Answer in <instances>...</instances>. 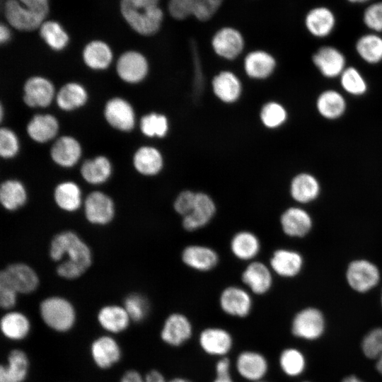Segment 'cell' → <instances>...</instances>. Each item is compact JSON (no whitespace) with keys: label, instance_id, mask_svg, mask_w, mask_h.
Returning <instances> with one entry per match:
<instances>
[{"label":"cell","instance_id":"obj_8","mask_svg":"<svg viewBox=\"0 0 382 382\" xmlns=\"http://www.w3.org/2000/svg\"><path fill=\"white\" fill-rule=\"evenodd\" d=\"M325 327L322 313L317 309L308 308L298 313L292 322L293 334L306 340H316L323 332Z\"/></svg>","mask_w":382,"mask_h":382},{"label":"cell","instance_id":"obj_37","mask_svg":"<svg viewBox=\"0 0 382 382\" xmlns=\"http://www.w3.org/2000/svg\"><path fill=\"white\" fill-rule=\"evenodd\" d=\"M317 180L310 174L301 173L291 181L290 192L297 202L305 203L314 199L319 192Z\"/></svg>","mask_w":382,"mask_h":382},{"label":"cell","instance_id":"obj_2","mask_svg":"<svg viewBox=\"0 0 382 382\" xmlns=\"http://www.w3.org/2000/svg\"><path fill=\"white\" fill-rule=\"evenodd\" d=\"M49 255L55 262H64L87 270L92 264L93 255L88 244L74 231L66 230L53 236Z\"/></svg>","mask_w":382,"mask_h":382},{"label":"cell","instance_id":"obj_45","mask_svg":"<svg viewBox=\"0 0 382 382\" xmlns=\"http://www.w3.org/2000/svg\"><path fill=\"white\" fill-rule=\"evenodd\" d=\"M279 364L286 375L296 376L303 371L306 361L300 351L294 348H289L281 353Z\"/></svg>","mask_w":382,"mask_h":382},{"label":"cell","instance_id":"obj_41","mask_svg":"<svg viewBox=\"0 0 382 382\" xmlns=\"http://www.w3.org/2000/svg\"><path fill=\"white\" fill-rule=\"evenodd\" d=\"M356 50L365 62L378 63L382 60V37L374 33L365 34L357 40Z\"/></svg>","mask_w":382,"mask_h":382},{"label":"cell","instance_id":"obj_28","mask_svg":"<svg viewBox=\"0 0 382 382\" xmlns=\"http://www.w3.org/2000/svg\"><path fill=\"white\" fill-rule=\"evenodd\" d=\"M28 193L23 184L17 180H7L0 187V202L4 209L16 212L25 206Z\"/></svg>","mask_w":382,"mask_h":382},{"label":"cell","instance_id":"obj_52","mask_svg":"<svg viewBox=\"0 0 382 382\" xmlns=\"http://www.w3.org/2000/svg\"><path fill=\"white\" fill-rule=\"evenodd\" d=\"M196 197V193L190 190L180 192L173 203L175 211L183 217L187 215L192 210Z\"/></svg>","mask_w":382,"mask_h":382},{"label":"cell","instance_id":"obj_12","mask_svg":"<svg viewBox=\"0 0 382 382\" xmlns=\"http://www.w3.org/2000/svg\"><path fill=\"white\" fill-rule=\"evenodd\" d=\"M219 303L224 313L239 318L248 316L252 308V299L248 292L236 286H228L223 290Z\"/></svg>","mask_w":382,"mask_h":382},{"label":"cell","instance_id":"obj_22","mask_svg":"<svg viewBox=\"0 0 382 382\" xmlns=\"http://www.w3.org/2000/svg\"><path fill=\"white\" fill-rule=\"evenodd\" d=\"M202 349L208 354L224 356L231 349L233 340L226 330L208 328L202 331L199 339Z\"/></svg>","mask_w":382,"mask_h":382},{"label":"cell","instance_id":"obj_14","mask_svg":"<svg viewBox=\"0 0 382 382\" xmlns=\"http://www.w3.org/2000/svg\"><path fill=\"white\" fill-rule=\"evenodd\" d=\"M212 43L216 53L226 59L237 57L244 45L242 35L232 27H224L219 30L214 35Z\"/></svg>","mask_w":382,"mask_h":382},{"label":"cell","instance_id":"obj_56","mask_svg":"<svg viewBox=\"0 0 382 382\" xmlns=\"http://www.w3.org/2000/svg\"><path fill=\"white\" fill-rule=\"evenodd\" d=\"M120 382H146L144 376H142L135 370H129L125 373Z\"/></svg>","mask_w":382,"mask_h":382},{"label":"cell","instance_id":"obj_17","mask_svg":"<svg viewBox=\"0 0 382 382\" xmlns=\"http://www.w3.org/2000/svg\"><path fill=\"white\" fill-rule=\"evenodd\" d=\"M24 102L30 107H46L51 103L54 89L47 79L35 76L29 79L24 86Z\"/></svg>","mask_w":382,"mask_h":382},{"label":"cell","instance_id":"obj_10","mask_svg":"<svg viewBox=\"0 0 382 382\" xmlns=\"http://www.w3.org/2000/svg\"><path fill=\"white\" fill-rule=\"evenodd\" d=\"M192 333V327L189 319L182 313H174L166 319L161 337L168 345L178 347L187 341Z\"/></svg>","mask_w":382,"mask_h":382},{"label":"cell","instance_id":"obj_30","mask_svg":"<svg viewBox=\"0 0 382 382\" xmlns=\"http://www.w3.org/2000/svg\"><path fill=\"white\" fill-rule=\"evenodd\" d=\"M81 146L79 142L70 137H60L51 149L53 161L63 167L75 165L81 156Z\"/></svg>","mask_w":382,"mask_h":382},{"label":"cell","instance_id":"obj_50","mask_svg":"<svg viewBox=\"0 0 382 382\" xmlns=\"http://www.w3.org/2000/svg\"><path fill=\"white\" fill-rule=\"evenodd\" d=\"M362 20L371 30L382 32V1L369 4L364 11Z\"/></svg>","mask_w":382,"mask_h":382},{"label":"cell","instance_id":"obj_32","mask_svg":"<svg viewBox=\"0 0 382 382\" xmlns=\"http://www.w3.org/2000/svg\"><path fill=\"white\" fill-rule=\"evenodd\" d=\"M230 247L232 253L237 258L242 260H249L259 253L260 243L254 233L248 231H242L233 236Z\"/></svg>","mask_w":382,"mask_h":382},{"label":"cell","instance_id":"obj_49","mask_svg":"<svg viewBox=\"0 0 382 382\" xmlns=\"http://www.w3.org/2000/svg\"><path fill=\"white\" fill-rule=\"evenodd\" d=\"M286 117V114L284 108L276 103L266 104L261 112V119L269 127L279 126L284 122Z\"/></svg>","mask_w":382,"mask_h":382},{"label":"cell","instance_id":"obj_11","mask_svg":"<svg viewBox=\"0 0 382 382\" xmlns=\"http://www.w3.org/2000/svg\"><path fill=\"white\" fill-rule=\"evenodd\" d=\"M347 279L352 288L357 291L364 292L378 283L379 272L372 263L366 260H356L349 265Z\"/></svg>","mask_w":382,"mask_h":382},{"label":"cell","instance_id":"obj_7","mask_svg":"<svg viewBox=\"0 0 382 382\" xmlns=\"http://www.w3.org/2000/svg\"><path fill=\"white\" fill-rule=\"evenodd\" d=\"M4 14L8 23L20 31L40 28L47 18L25 7L18 0H6Z\"/></svg>","mask_w":382,"mask_h":382},{"label":"cell","instance_id":"obj_33","mask_svg":"<svg viewBox=\"0 0 382 382\" xmlns=\"http://www.w3.org/2000/svg\"><path fill=\"white\" fill-rule=\"evenodd\" d=\"M83 57L89 67L94 69H103L110 64L112 53L110 47L105 42L93 40L88 42L84 47Z\"/></svg>","mask_w":382,"mask_h":382},{"label":"cell","instance_id":"obj_40","mask_svg":"<svg viewBox=\"0 0 382 382\" xmlns=\"http://www.w3.org/2000/svg\"><path fill=\"white\" fill-rule=\"evenodd\" d=\"M215 94L225 102L236 100L241 92V85L236 76L231 72L224 71L216 76L213 81Z\"/></svg>","mask_w":382,"mask_h":382},{"label":"cell","instance_id":"obj_5","mask_svg":"<svg viewBox=\"0 0 382 382\" xmlns=\"http://www.w3.org/2000/svg\"><path fill=\"white\" fill-rule=\"evenodd\" d=\"M0 281L11 286L18 294H29L36 291L40 279L30 265L23 262L11 263L0 272Z\"/></svg>","mask_w":382,"mask_h":382},{"label":"cell","instance_id":"obj_48","mask_svg":"<svg viewBox=\"0 0 382 382\" xmlns=\"http://www.w3.org/2000/svg\"><path fill=\"white\" fill-rule=\"evenodd\" d=\"M141 129L149 137H163L168 129L166 118L161 115L152 113L142 117Z\"/></svg>","mask_w":382,"mask_h":382},{"label":"cell","instance_id":"obj_6","mask_svg":"<svg viewBox=\"0 0 382 382\" xmlns=\"http://www.w3.org/2000/svg\"><path fill=\"white\" fill-rule=\"evenodd\" d=\"M83 206L85 217L91 224L108 225L115 218L114 201L103 192L93 191L89 193L85 198Z\"/></svg>","mask_w":382,"mask_h":382},{"label":"cell","instance_id":"obj_27","mask_svg":"<svg viewBox=\"0 0 382 382\" xmlns=\"http://www.w3.org/2000/svg\"><path fill=\"white\" fill-rule=\"evenodd\" d=\"M284 232L293 237L305 236L311 229V219L304 210L298 207L286 209L280 219Z\"/></svg>","mask_w":382,"mask_h":382},{"label":"cell","instance_id":"obj_24","mask_svg":"<svg viewBox=\"0 0 382 382\" xmlns=\"http://www.w3.org/2000/svg\"><path fill=\"white\" fill-rule=\"evenodd\" d=\"M53 198L57 207L68 213L77 212L83 204L79 186L71 181L58 184L54 190Z\"/></svg>","mask_w":382,"mask_h":382},{"label":"cell","instance_id":"obj_13","mask_svg":"<svg viewBox=\"0 0 382 382\" xmlns=\"http://www.w3.org/2000/svg\"><path fill=\"white\" fill-rule=\"evenodd\" d=\"M304 23L311 35L316 37H325L333 31L336 25V17L330 8L318 6L307 12Z\"/></svg>","mask_w":382,"mask_h":382},{"label":"cell","instance_id":"obj_31","mask_svg":"<svg viewBox=\"0 0 382 382\" xmlns=\"http://www.w3.org/2000/svg\"><path fill=\"white\" fill-rule=\"evenodd\" d=\"M30 323L28 317L18 311H9L1 319L3 335L11 340H20L29 333Z\"/></svg>","mask_w":382,"mask_h":382},{"label":"cell","instance_id":"obj_43","mask_svg":"<svg viewBox=\"0 0 382 382\" xmlns=\"http://www.w3.org/2000/svg\"><path fill=\"white\" fill-rule=\"evenodd\" d=\"M87 99L85 89L76 83H69L61 88L57 102L63 110H70L83 105Z\"/></svg>","mask_w":382,"mask_h":382},{"label":"cell","instance_id":"obj_26","mask_svg":"<svg viewBox=\"0 0 382 382\" xmlns=\"http://www.w3.org/2000/svg\"><path fill=\"white\" fill-rule=\"evenodd\" d=\"M28 359L24 352L12 350L8 357L6 366L0 369V382H23L28 375Z\"/></svg>","mask_w":382,"mask_h":382},{"label":"cell","instance_id":"obj_54","mask_svg":"<svg viewBox=\"0 0 382 382\" xmlns=\"http://www.w3.org/2000/svg\"><path fill=\"white\" fill-rule=\"evenodd\" d=\"M231 363L227 357H222L216 364V378L213 382H234L230 374Z\"/></svg>","mask_w":382,"mask_h":382},{"label":"cell","instance_id":"obj_4","mask_svg":"<svg viewBox=\"0 0 382 382\" xmlns=\"http://www.w3.org/2000/svg\"><path fill=\"white\" fill-rule=\"evenodd\" d=\"M224 0H169L168 10L176 20L190 16L205 21L209 20L220 8Z\"/></svg>","mask_w":382,"mask_h":382},{"label":"cell","instance_id":"obj_58","mask_svg":"<svg viewBox=\"0 0 382 382\" xmlns=\"http://www.w3.org/2000/svg\"><path fill=\"white\" fill-rule=\"evenodd\" d=\"M11 37V30L8 26L1 23L0 25V42H6Z\"/></svg>","mask_w":382,"mask_h":382},{"label":"cell","instance_id":"obj_61","mask_svg":"<svg viewBox=\"0 0 382 382\" xmlns=\"http://www.w3.org/2000/svg\"><path fill=\"white\" fill-rule=\"evenodd\" d=\"M352 4H363L369 1L370 0H347Z\"/></svg>","mask_w":382,"mask_h":382},{"label":"cell","instance_id":"obj_62","mask_svg":"<svg viewBox=\"0 0 382 382\" xmlns=\"http://www.w3.org/2000/svg\"><path fill=\"white\" fill-rule=\"evenodd\" d=\"M255 382H263V381H255Z\"/></svg>","mask_w":382,"mask_h":382},{"label":"cell","instance_id":"obj_15","mask_svg":"<svg viewBox=\"0 0 382 382\" xmlns=\"http://www.w3.org/2000/svg\"><path fill=\"white\" fill-rule=\"evenodd\" d=\"M148 70L145 57L135 51L123 53L117 62V71L120 77L129 83L142 80Z\"/></svg>","mask_w":382,"mask_h":382},{"label":"cell","instance_id":"obj_63","mask_svg":"<svg viewBox=\"0 0 382 382\" xmlns=\"http://www.w3.org/2000/svg\"><path fill=\"white\" fill-rule=\"evenodd\" d=\"M306 382V381H305Z\"/></svg>","mask_w":382,"mask_h":382},{"label":"cell","instance_id":"obj_53","mask_svg":"<svg viewBox=\"0 0 382 382\" xmlns=\"http://www.w3.org/2000/svg\"><path fill=\"white\" fill-rule=\"evenodd\" d=\"M18 293L7 283L0 281V305L4 309L13 308L16 303Z\"/></svg>","mask_w":382,"mask_h":382},{"label":"cell","instance_id":"obj_44","mask_svg":"<svg viewBox=\"0 0 382 382\" xmlns=\"http://www.w3.org/2000/svg\"><path fill=\"white\" fill-rule=\"evenodd\" d=\"M362 350L366 357L376 359V368L382 375V328H376L363 339Z\"/></svg>","mask_w":382,"mask_h":382},{"label":"cell","instance_id":"obj_19","mask_svg":"<svg viewBox=\"0 0 382 382\" xmlns=\"http://www.w3.org/2000/svg\"><path fill=\"white\" fill-rule=\"evenodd\" d=\"M91 354L94 363L100 369H105L120 359L121 349L112 337L101 336L93 342Z\"/></svg>","mask_w":382,"mask_h":382},{"label":"cell","instance_id":"obj_21","mask_svg":"<svg viewBox=\"0 0 382 382\" xmlns=\"http://www.w3.org/2000/svg\"><path fill=\"white\" fill-rule=\"evenodd\" d=\"M105 117L111 126L122 131H129L134 125L133 109L122 98H112L107 103Z\"/></svg>","mask_w":382,"mask_h":382},{"label":"cell","instance_id":"obj_18","mask_svg":"<svg viewBox=\"0 0 382 382\" xmlns=\"http://www.w3.org/2000/svg\"><path fill=\"white\" fill-rule=\"evenodd\" d=\"M182 260L192 269L205 272L215 267L219 262V256L216 252L209 247L191 245L183 250Z\"/></svg>","mask_w":382,"mask_h":382},{"label":"cell","instance_id":"obj_46","mask_svg":"<svg viewBox=\"0 0 382 382\" xmlns=\"http://www.w3.org/2000/svg\"><path fill=\"white\" fill-rule=\"evenodd\" d=\"M123 306L131 320L134 322H141L144 320L149 310L146 298L137 293H132L127 296Z\"/></svg>","mask_w":382,"mask_h":382},{"label":"cell","instance_id":"obj_34","mask_svg":"<svg viewBox=\"0 0 382 382\" xmlns=\"http://www.w3.org/2000/svg\"><path fill=\"white\" fill-rule=\"evenodd\" d=\"M29 136L37 142L52 139L58 131V122L51 115H37L33 117L27 127Z\"/></svg>","mask_w":382,"mask_h":382},{"label":"cell","instance_id":"obj_36","mask_svg":"<svg viewBox=\"0 0 382 382\" xmlns=\"http://www.w3.org/2000/svg\"><path fill=\"white\" fill-rule=\"evenodd\" d=\"M134 166L136 170L145 175L157 174L163 166L160 153L154 148L144 146L138 149L134 156Z\"/></svg>","mask_w":382,"mask_h":382},{"label":"cell","instance_id":"obj_23","mask_svg":"<svg viewBox=\"0 0 382 382\" xmlns=\"http://www.w3.org/2000/svg\"><path fill=\"white\" fill-rule=\"evenodd\" d=\"M242 281L252 292L261 295L271 288L272 277L270 270L264 263L253 262L243 271Z\"/></svg>","mask_w":382,"mask_h":382},{"label":"cell","instance_id":"obj_42","mask_svg":"<svg viewBox=\"0 0 382 382\" xmlns=\"http://www.w3.org/2000/svg\"><path fill=\"white\" fill-rule=\"evenodd\" d=\"M39 30L42 40L54 50H63L69 42L67 33L57 21H45Z\"/></svg>","mask_w":382,"mask_h":382},{"label":"cell","instance_id":"obj_59","mask_svg":"<svg viewBox=\"0 0 382 382\" xmlns=\"http://www.w3.org/2000/svg\"><path fill=\"white\" fill-rule=\"evenodd\" d=\"M342 382H363L355 376H349L345 378Z\"/></svg>","mask_w":382,"mask_h":382},{"label":"cell","instance_id":"obj_1","mask_svg":"<svg viewBox=\"0 0 382 382\" xmlns=\"http://www.w3.org/2000/svg\"><path fill=\"white\" fill-rule=\"evenodd\" d=\"M160 0H120L121 16L129 27L141 35L156 33L163 21Z\"/></svg>","mask_w":382,"mask_h":382},{"label":"cell","instance_id":"obj_20","mask_svg":"<svg viewBox=\"0 0 382 382\" xmlns=\"http://www.w3.org/2000/svg\"><path fill=\"white\" fill-rule=\"evenodd\" d=\"M236 366L243 378L255 382L266 374L268 364L267 359L260 353L245 351L237 357Z\"/></svg>","mask_w":382,"mask_h":382},{"label":"cell","instance_id":"obj_38","mask_svg":"<svg viewBox=\"0 0 382 382\" xmlns=\"http://www.w3.org/2000/svg\"><path fill=\"white\" fill-rule=\"evenodd\" d=\"M275 66L274 58L263 51H255L248 54L245 60L247 74L253 78L262 79L268 76Z\"/></svg>","mask_w":382,"mask_h":382},{"label":"cell","instance_id":"obj_57","mask_svg":"<svg viewBox=\"0 0 382 382\" xmlns=\"http://www.w3.org/2000/svg\"><path fill=\"white\" fill-rule=\"evenodd\" d=\"M146 382H166L163 374L156 370H151L144 376Z\"/></svg>","mask_w":382,"mask_h":382},{"label":"cell","instance_id":"obj_60","mask_svg":"<svg viewBox=\"0 0 382 382\" xmlns=\"http://www.w3.org/2000/svg\"><path fill=\"white\" fill-rule=\"evenodd\" d=\"M168 382H191L190 381L183 378H174Z\"/></svg>","mask_w":382,"mask_h":382},{"label":"cell","instance_id":"obj_47","mask_svg":"<svg viewBox=\"0 0 382 382\" xmlns=\"http://www.w3.org/2000/svg\"><path fill=\"white\" fill-rule=\"evenodd\" d=\"M341 84L343 88L352 95L364 94L366 84L359 71L354 67L346 68L341 74Z\"/></svg>","mask_w":382,"mask_h":382},{"label":"cell","instance_id":"obj_55","mask_svg":"<svg viewBox=\"0 0 382 382\" xmlns=\"http://www.w3.org/2000/svg\"><path fill=\"white\" fill-rule=\"evenodd\" d=\"M28 9L47 17L50 12L49 0H18Z\"/></svg>","mask_w":382,"mask_h":382},{"label":"cell","instance_id":"obj_9","mask_svg":"<svg viewBox=\"0 0 382 382\" xmlns=\"http://www.w3.org/2000/svg\"><path fill=\"white\" fill-rule=\"evenodd\" d=\"M215 212L216 205L211 197L204 192H197L191 212L183 216V226L189 231L201 228L211 221Z\"/></svg>","mask_w":382,"mask_h":382},{"label":"cell","instance_id":"obj_35","mask_svg":"<svg viewBox=\"0 0 382 382\" xmlns=\"http://www.w3.org/2000/svg\"><path fill=\"white\" fill-rule=\"evenodd\" d=\"M111 173V164L104 156H98L94 159L86 161L81 168L83 178L92 185H99L106 182Z\"/></svg>","mask_w":382,"mask_h":382},{"label":"cell","instance_id":"obj_51","mask_svg":"<svg viewBox=\"0 0 382 382\" xmlns=\"http://www.w3.org/2000/svg\"><path fill=\"white\" fill-rule=\"evenodd\" d=\"M18 150V139L15 134L7 128L0 131V154L1 157L8 158L14 156Z\"/></svg>","mask_w":382,"mask_h":382},{"label":"cell","instance_id":"obj_3","mask_svg":"<svg viewBox=\"0 0 382 382\" xmlns=\"http://www.w3.org/2000/svg\"><path fill=\"white\" fill-rule=\"evenodd\" d=\"M40 313L44 323L58 332L68 331L76 320V311L72 303L59 296H49L42 301Z\"/></svg>","mask_w":382,"mask_h":382},{"label":"cell","instance_id":"obj_16","mask_svg":"<svg viewBox=\"0 0 382 382\" xmlns=\"http://www.w3.org/2000/svg\"><path fill=\"white\" fill-rule=\"evenodd\" d=\"M313 62L323 75L332 78L345 69V58L337 48L331 46L320 47L313 55Z\"/></svg>","mask_w":382,"mask_h":382},{"label":"cell","instance_id":"obj_29","mask_svg":"<svg viewBox=\"0 0 382 382\" xmlns=\"http://www.w3.org/2000/svg\"><path fill=\"white\" fill-rule=\"evenodd\" d=\"M302 257L296 252L279 249L270 258V266L277 274L284 277L296 275L302 266Z\"/></svg>","mask_w":382,"mask_h":382},{"label":"cell","instance_id":"obj_39","mask_svg":"<svg viewBox=\"0 0 382 382\" xmlns=\"http://www.w3.org/2000/svg\"><path fill=\"white\" fill-rule=\"evenodd\" d=\"M346 103L338 92L329 90L323 92L317 100V108L320 114L328 119H336L345 112Z\"/></svg>","mask_w":382,"mask_h":382},{"label":"cell","instance_id":"obj_25","mask_svg":"<svg viewBox=\"0 0 382 382\" xmlns=\"http://www.w3.org/2000/svg\"><path fill=\"white\" fill-rule=\"evenodd\" d=\"M97 319L104 330L112 333L125 330L131 320L124 306L115 304L103 306L98 313Z\"/></svg>","mask_w":382,"mask_h":382}]
</instances>
